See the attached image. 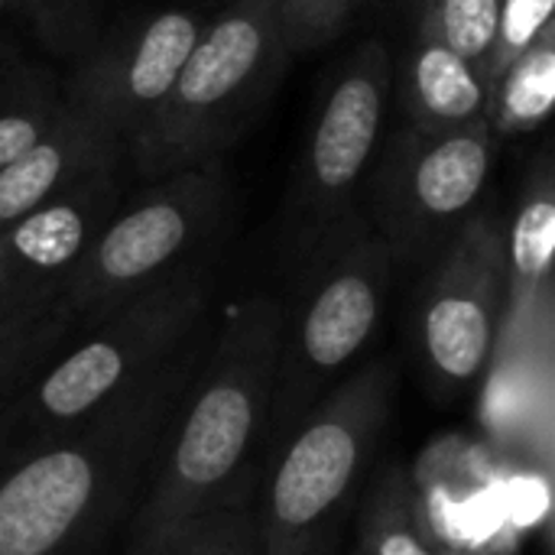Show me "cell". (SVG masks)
<instances>
[{
    "instance_id": "24",
    "label": "cell",
    "mask_w": 555,
    "mask_h": 555,
    "mask_svg": "<svg viewBox=\"0 0 555 555\" xmlns=\"http://www.w3.org/2000/svg\"><path fill=\"white\" fill-rule=\"evenodd\" d=\"M555 0H501L498 36L485 62V78L498 75L514 55H520L546 26H553Z\"/></svg>"
},
{
    "instance_id": "1",
    "label": "cell",
    "mask_w": 555,
    "mask_h": 555,
    "mask_svg": "<svg viewBox=\"0 0 555 555\" xmlns=\"http://www.w3.org/2000/svg\"><path fill=\"white\" fill-rule=\"evenodd\" d=\"M208 338L205 325L88 423L0 468V555H124L150 462Z\"/></svg>"
},
{
    "instance_id": "14",
    "label": "cell",
    "mask_w": 555,
    "mask_h": 555,
    "mask_svg": "<svg viewBox=\"0 0 555 555\" xmlns=\"http://www.w3.org/2000/svg\"><path fill=\"white\" fill-rule=\"evenodd\" d=\"M124 146L81 107L62 98L52 124L36 143L0 169V231L59 195L75 179L117 166Z\"/></svg>"
},
{
    "instance_id": "8",
    "label": "cell",
    "mask_w": 555,
    "mask_h": 555,
    "mask_svg": "<svg viewBox=\"0 0 555 555\" xmlns=\"http://www.w3.org/2000/svg\"><path fill=\"white\" fill-rule=\"evenodd\" d=\"M393 94V55L384 39L361 42L332 75L286 198V263L296 276L358 208V192L380 150Z\"/></svg>"
},
{
    "instance_id": "6",
    "label": "cell",
    "mask_w": 555,
    "mask_h": 555,
    "mask_svg": "<svg viewBox=\"0 0 555 555\" xmlns=\"http://www.w3.org/2000/svg\"><path fill=\"white\" fill-rule=\"evenodd\" d=\"M286 59L280 0H231L202 23L172 91L124 156L150 182L218 163Z\"/></svg>"
},
{
    "instance_id": "18",
    "label": "cell",
    "mask_w": 555,
    "mask_h": 555,
    "mask_svg": "<svg viewBox=\"0 0 555 555\" xmlns=\"http://www.w3.org/2000/svg\"><path fill=\"white\" fill-rule=\"evenodd\" d=\"M501 20V0H416V29L485 72Z\"/></svg>"
},
{
    "instance_id": "26",
    "label": "cell",
    "mask_w": 555,
    "mask_h": 555,
    "mask_svg": "<svg viewBox=\"0 0 555 555\" xmlns=\"http://www.w3.org/2000/svg\"><path fill=\"white\" fill-rule=\"evenodd\" d=\"M55 302H46V306H10V309H0V341L10 338L13 332L26 328L29 322H36L42 312H49Z\"/></svg>"
},
{
    "instance_id": "28",
    "label": "cell",
    "mask_w": 555,
    "mask_h": 555,
    "mask_svg": "<svg viewBox=\"0 0 555 555\" xmlns=\"http://www.w3.org/2000/svg\"><path fill=\"white\" fill-rule=\"evenodd\" d=\"M348 555H367V553H364V550H358V546H351V553Z\"/></svg>"
},
{
    "instance_id": "2",
    "label": "cell",
    "mask_w": 555,
    "mask_h": 555,
    "mask_svg": "<svg viewBox=\"0 0 555 555\" xmlns=\"http://www.w3.org/2000/svg\"><path fill=\"white\" fill-rule=\"evenodd\" d=\"M280 332L283 299L254 293L208 338L150 462L124 555H156L260 481Z\"/></svg>"
},
{
    "instance_id": "13",
    "label": "cell",
    "mask_w": 555,
    "mask_h": 555,
    "mask_svg": "<svg viewBox=\"0 0 555 555\" xmlns=\"http://www.w3.org/2000/svg\"><path fill=\"white\" fill-rule=\"evenodd\" d=\"M553 163L543 156L530 172L511 228H504L507 302L498 348L553 345Z\"/></svg>"
},
{
    "instance_id": "20",
    "label": "cell",
    "mask_w": 555,
    "mask_h": 555,
    "mask_svg": "<svg viewBox=\"0 0 555 555\" xmlns=\"http://www.w3.org/2000/svg\"><path fill=\"white\" fill-rule=\"evenodd\" d=\"M254 498L257 485L195 520L156 555H257Z\"/></svg>"
},
{
    "instance_id": "10",
    "label": "cell",
    "mask_w": 555,
    "mask_h": 555,
    "mask_svg": "<svg viewBox=\"0 0 555 555\" xmlns=\"http://www.w3.org/2000/svg\"><path fill=\"white\" fill-rule=\"evenodd\" d=\"M416 306V345L442 397L478 384L498 348L507 270L504 224L494 211H472L433 257Z\"/></svg>"
},
{
    "instance_id": "21",
    "label": "cell",
    "mask_w": 555,
    "mask_h": 555,
    "mask_svg": "<svg viewBox=\"0 0 555 555\" xmlns=\"http://www.w3.org/2000/svg\"><path fill=\"white\" fill-rule=\"evenodd\" d=\"M0 10L26 16L55 52H78L94 39L98 0H0Z\"/></svg>"
},
{
    "instance_id": "11",
    "label": "cell",
    "mask_w": 555,
    "mask_h": 555,
    "mask_svg": "<svg viewBox=\"0 0 555 555\" xmlns=\"http://www.w3.org/2000/svg\"><path fill=\"white\" fill-rule=\"evenodd\" d=\"M202 23V13L189 7L143 16L85 55L65 98L127 150L172 91Z\"/></svg>"
},
{
    "instance_id": "15",
    "label": "cell",
    "mask_w": 555,
    "mask_h": 555,
    "mask_svg": "<svg viewBox=\"0 0 555 555\" xmlns=\"http://www.w3.org/2000/svg\"><path fill=\"white\" fill-rule=\"evenodd\" d=\"M393 88L400 91L403 124L426 133L468 127L488 107L485 72L423 29H416L403 59H393Z\"/></svg>"
},
{
    "instance_id": "9",
    "label": "cell",
    "mask_w": 555,
    "mask_h": 555,
    "mask_svg": "<svg viewBox=\"0 0 555 555\" xmlns=\"http://www.w3.org/2000/svg\"><path fill=\"white\" fill-rule=\"evenodd\" d=\"M494 150L498 137L485 117L442 133L406 124L390 133L374 156L367 221L397 267L433 260L465 224L488 185Z\"/></svg>"
},
{
    "instance_id": "19",
    "label": "cell",
    "mask_w": 555,
    "mask_h": 555,
    "mask_svg": "<svg viewBox=\"0 0 555 555\" xmlns=\"http://www.w3.org/2000/svg\"><path fill=\"white\" fill-rule=\"evenodd\" d=\"M72 335L75 319L55 299L49 312L0 341V410L62 351Z\"/></svg>"
},
{
    "instance_id": "17",
    "label": "cell",
    "mask_w": 555,
    "mask_h": 555,
    "mask_svg": "<svg viewBox=\"0 0 555 555\" xmlns=\"http://www.w3.org/2000/svg\"><path fill=\"white\" fill-rule=\"evenodd\" d=\"M354 514V546L367 555H446L426 533L416 511L413 478L400 465H387L367 478Z\"/></svg>"
},
{
    "instance_id": "5",
    "label": "cell",
    "mask_w": 555,
    "mask_h": 555,
    "mask_svg": "<svg viewBox=\"0 0 555 555\" xmlns=\"http://www.w3.org/2000/svg\"><path fill=\"white\" fill-rule=\"evenodd\" d=\"M393 270L397 263L371 228L367 211H354L338 237L293 276V299H283L263 462L283 449L309 410L367 348L380 325Z\"/></svg>"
},
{
    "instance_id": "27",
    "label": "cell",
    "mask_w": 555,
    "mask_h": 555,
    "mask_svg": "<svg viewBox=\"0 0 555 555\" xmlns=\"http://www.w3.org/2000/svg\"><path fill=\"white\" fill-rule=\"evenodd\" d=\"M462 555H517L511 546H485V550H468Z\"/></svg>"
},
{
    "instance_id": "23",
    "label": "cell",
    "mask_w": 555,
    "mask_h": 555,
    "mask_svg": "<svg viewBox=\"0 0 555 555\" xmlns=\"http://www.w3.org/2000/svg\"><path fill=\"white\" fill-rule=\"evenodd\" d=\"M59 104L62 101L52 98L46 88H23L0 101V169L42 137Z\"/></svg>"
},
{
    "instance_id": "16",
    "label": "cell",
    "mask_w": 555,
    "mask_h": 555,
    "mask_svg": "<svg viewBox=\"0 0 555 555\" xmlns=\"http://www.w3.org/2000/svg\"><path fill=\"white\" fill-rule=\"evenodd\" d=\"M555 104V26H546L520 55L488 78L485 120L498 140L540 130Z\"/></svg>"
},
{
    "instance_id": "12",
    "label": "cell",
    "mask_w": 555,
    "mask_h": 555,
    "mask_svg": "<svg viewBox=\"0 0 555 555\" xmlns=\"http://www.w3.org/2000/svg\"><path fill=\"white\" fill-rule=\"evenodd\" d=\"M114 211L117 166H101L3 228L0 250L26 286L59 296L62 280Z\"/></svg>"
},
{
    "instance_id": "25",
    "label": "cell",
    "mask_w": 555,
    "mask_h": 555,
    "mask_svg": "<svg viewBox=\"0 0 555 555\" xmlns=\"http://www.w3.org/2000/svg\"><path fill=\"white\" fill-rule=\"evenodd\" d=\"M59 296L55 293H42V289H33L26 286L13 267L7 263L3 250H0V309H10V306H46V302H55Z\"/></svg>"
},
{
    "instance_id": "4",
    "label": "cell",
    "mask_w": 555,
    "mask_h": 555,
    "mask_svg": "<svg viewBox=\"0 0 555 555\" xmlns=\"http://www.w3.org/2000/svg\"><path fill=\"white\" fill-rule=\"evenodd\" d=\"M393 393V358L361 364L263 462L254 498L257 555H338L341 530L374 475Z\"/></svg>"
},
{
    "instance_id": "7",
    "label": "cell",
    "mask_w": 555,
    "mask_h": 555,
    "mask_svg": "<svg viewBox=\"0 0 555 555\" xmlns=\"http://www.w3.org/2000/svg\"><path fill=\"white\" fill-rule=\"evenodd\" d=\"M224 208L228 182L211 163L163 176L133 205L114 211L59 286V306L75 319V332L208 257Z\"/></svg>"
},
{
    "instance_id": "22",
    "label": "cell",
    "mask_w": 555,
    "mask_h": 555,
    "mask_svg": "<svg viewBox=\"0 0 555 555\" xmlns=\"http://www.w3.org/2000/svg\"><path fill=\"white\" fill-rule=\"evenodd\" d=\"M361 0H280V33L289 55L328 46Z\"/></svg>"
},
{
    "instance_id": "3",
    "label": "cell",
    "mask_w": 555,
    "mask_h": 555,
    "mask_svg": "<svg viewBox=\"0 0 555 555\" xmlns=\"http://www.w3.org/2000/svg\"><path fill=\"white\" fill-rule=\"evenodd\" d=\"M211 257H198L78 328L62 351L0 410V468L78 429L107 403L163 367L208 319Z\"/></svg>"
}]
</instances>
